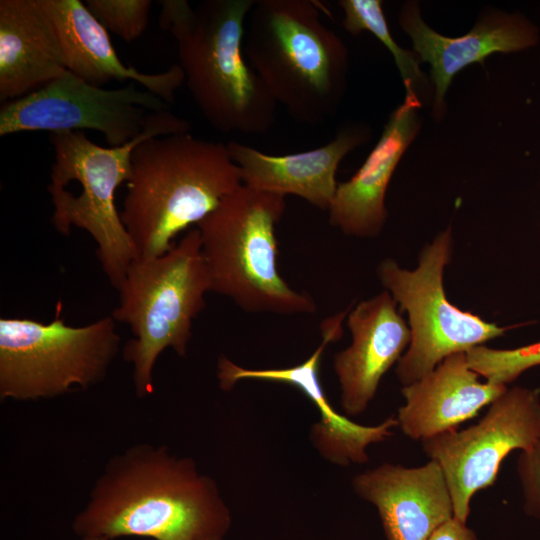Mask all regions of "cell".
I'll return each mask as SVG.
<instances>
[{
    "mask_svg": "<svg viewBox=\"0 0 540 540\" xmlns=\"http://www.w3.org/2000/svg\"><path fill=\"white\" fill-rule=\"evenodd\" d=\"M352 484L377 508L387 540H428L454 518L444 473L433 460L414 468L383 463L356 475Z\"/></svg>",
    "mask_w": 540,
    "mask_h": 540,
    "instance_id": "13",
    "label": "cell"
},
{
    "mask_svg": "<svg viewBox=\"0 0 540 540\" xmlns=\"http://www.w3.org/2000/svg\"><path fill=\"white\" fill-rule=\"evenodd\" d=\"M428 540H478V537L466 523L454 517L440 526Z\"/></svg>",
    "mask_w": 540,
    "mask_h": 540,
    "instance_id": "25",
    "label": "cell"
},
{
    "mask_svg": "<svg viewBox=\"0 0 540 540\" xmlns=\"http://www.w3.org/2000/svg\"><path fill=\"white\" fill-rule=\"evenodd\" d=\"M347 311L327 319L322 325V341L304 362L289 368L248 369L222 356L218 361L217 377L222 390H230L238 381L257 379L285 383L297 387L320 412V421L311 429V441L319 454L333 464L348 466L364 464L369 457L367 448L393 435L398 426L396 417H388L380 424H357L338 413L330 404L320 382L319 367L326 346L342 335V321Z\"/></svg>",
    "mask_w": 540,
    "mask_h": 540,
    "instance_id": "12",
    "label": "cell"
},
{
    "mask_svg": "<svg viewBox=\"0 0 540 540\" xmlns=\"http://www.w3.org/2000/svg\"><path fill=\"white\" fill-rule=\"evenodd\" d=\"M61 311L59 302L49 323L0 319L1 399L53 398L105 378L120 346L115 320L105 316L74 327Z\"/></svg>",
    "mask_w": 540,
    "mask_h": 540,
    "instance_id": "8",
    "label": "cell"
},
{
    "mask_svg": "<svg viewBox=\"0 0 540 540\" xmlns=\"http://www.w3.org/2000/svg\"><path fill=\"white\" fill-rule=\"evenodd\" d=\"M285 197L242 184L196 226L210 290L255 313L307 314L316 304L278 270L276 225Z\"/></svg>",
    "mask_w": 540,
    "mask_h": 540,
    "instance_id": "6",
    "label": "cell"
},
{
    "mask_svg": "<svg viewBox=\"0 0 540 540\" xmlns=\"http://www.w3.org/2000/svg\"><path fill=\"white\" fill-rule=\"evenodd\" d=\"M466 352L446 357L430 373L406 385L405 404L398 409L401 431L412 440H424L474 418L507 390L506 385L481 382Z\"/></svg>",
    "mask_w": 540,
    "mask_h": 540,
    "instance_id": "18",
    "label": "cell"
},
{
    "mask_svg": "<svg viewBox=\"0 0 540 540\" xmlns=\"http://www.w3.org/2000/svg\"><path fill=\"white\" fill-rule=\"evenodd\" d=\"M85 5L107 31L126 42H131L145 32L152 1L86 0Z\"/></svg>",
    "mask_w": 540,
    "mask_h": 540,
    "instance_id": "23",
    "label": "cell"
},
{
    "mask_svg": "<svg viewBox=\"0 0 540 540\" xmlns=\"http://www.w3.org/2000/svg\"><path fill=\"white\" fill-rule=\"evenodd\" d=\"M388 291L360 302L348 315L352 342L334 356L333 368L346 414L363 413L384 374L403 356L411 331Z\"/></svg>",
    "mask_w": 540,
    "mask_h": 540,
    "instance_id": "14",
    "label": "cell"
},
{
    "mask_svg": "<svg viewBox=\"0 0 540 540\" xmlns=\"http://www.w3.org/2000/svg\"><path fill=\"white\" fill-rule=\"evenodd\" d=\"M247 61L296 121L325 124L338 109L347 49L309 0H257L245 30Z\"/></svg>",
    "mask_w": 540,
    "mask_h": 540,
    "instance_id": "4",
    "label": "cell"
},
{
    "mask_svg": "<svg viewBox=\"0 0 540 540\" xmlns=\"http://www.w3.org/2000/svg\"><path fill=\"white\" fill-rule=\"evenodd\" d=\"M517 473L522 486L524 511L540 519V439L517 459Z\"/></svg>",
    "mask_w": 540,
    "mask_h": 540,
    "instance_id": "24",
    "label": "cell"
},
{
    "mask_svg": "<svg viewBox=\"0 0 540 540\" xmlns=\"http://www.w3.org/2000/svg\"><path fill=\"white\" fill-rule=\"evenodd\" d=\"M242 184L227 144L189 132L139 143L120 211L138 258L166 253L180 232L197 225Z\"/></svg>",
    "mask_w": 540,
    "mask_h": 540,
    "instance_id": "2",
    "label": "cell"
},
{
    "mask_svg": "<svg viewBox=\"0 0 540 540\" xmlns=\"http://www.w3.org/2000/svg\"><path fill=\"white\" fill-rule=\"evenodd\" d=\"M190 127L186 119L164 110L155 113L146 129L122 146H99L83 131L49 135L54 150L47 187L54 207L51 222L65 236L73 226L90 234L102 270L117 290L138 258L115 205L118 187L131 176L132 151L146 139L187 133Z\"/></svg>",
    "mask_w": 540,
    "mask_h": 540,
    "instance_id": "5",
    "label": "cell"
},
{
    "mask_svg": "<svg viewBox=\"0 0 540 540\" xmlns=\"http://www.w3.org/2000/svg\"><path fill=\"white\" fill-rule=\"evenodd\" d=\"M539 439L540 392L516 386L495 399L476 424L448 430L421 444L444 473L454 517L466 523L472 497L495 483L503 460L513 450H527Z\"/></svg>",
    "mask_w": 540,
    "mask_h": 540,
    "instance_id": "11",
    "label": "cell"
},
{
    "mask_svg": "<svg viewBox=\"0 0 540 540\" xmlns=\"http://www.w3.org/2000/svg\"><path fill=\"white\" fill-rule=\"evenodd\" d=\"M366 139V131L343 128L329 143L289 155H269L236 141L227 144L241 171L242 183L251 188L303 198L329 210L337 190L336 172L342 159Z\"/></svg>",
    "mask_w": 540,
    "mask_h": 540,
    "instance_id": "17",
    "label": "cell"
},
{
    "mask_svg": "<svg viewBox=\"0 0 540 540\" xmlns=\"http://www.w3.org/2000/svg\"><path fill=\"white\" fill-rule=\"evenodd\" d=\"M399 22L410 36L419 59L431 65L435 84V110L441 109L452 78L474 62H483L494 52H515L536 44V28L516 15L492 14L478 21L473 29L460 37H446L431 29L422 20L416 3H406Z\"/></svg>",
    "mask_w": 540,
    "mask_h": 540,
    "instance_id": "19",
    "label": "cell"
},
{
    "mask_svg": "<svg viewBox=\"0 0 540 540\" xmlns=\"http://www.w3.org/2000/svg\"><path fill=\"white\" fill-rule=\"evenodd\" d=\"M78 540H107L102 537H93V536H87V537H80Z\"/></svg>",
    "mask_w": 540,
    "mask_h": 540,
    "instance_id": "26",
    "label": "cell"
},
{
    "mask_svg": "<svg viewBox=\"0 0 540 540\" xmlns=\"http://www.w3.org/2000/svg\"><path fill=\"white\" fill-rule=\"evenodd\" d=\"M338 3L344 11L342 24L345 30L353 35L362 31H369L375 35L393 55L406 92L414 91V83L424 81V75L413 53L401 48L393 39L382 10V2L380 0H341Z\"/></svg>",
    "mask_w": 540,
    "mask_h": 540,
    "instance_id": "21",
    "label": "cell"
},
{
    "mask_svg": "<svg viewBox=\"0 0 540 540\" xmlns=\"http://www.w3.org/2000/svg\"><path fill=\"white\" fill-rule=\"evenodd\" d=\"M466 355L471 369L486 381L507 386L524 371L540 365V342L515 349L480 345L469 349Z\"/></svg>",
    "mask_w": 540,
    "mask_h": 540,
    "instance_id": "22",
    "label": "cell"
},
{
    "mask_svg": "<svg viewBox=\"0 0 540 540\" xmlns=\"http://www.w3.org/2000/svg\"><path fill=\"white\" fill-rule=\"evenodd\" d=\"M118 291L119 305L111 316L130 327L133 338L123 357L133 365L135 392L143 398L153 392V368L165 349L185 357L193 320L211 291L198 228L162 255L137 258Z\"/></svg>",
    "mask_w": 540,
    "mask_h": 540,
    "instance_id": "7",
    "label": "cell"
},
{
    "mask_svg": "<svg viewBox=\"0 0 540 540\" xmlns=\"http://www.w3.org/2000/svg\"><path fill=\"white\" fill-rule=\"evenodd\" d=\"M159 24L177 42L186 86L221 133L260 135L275 122L276 102L243 56L246 21L256 0H162Z\"/></svg>",
    "mask_w": 540,
    "mask_h": 540,
    "instance_id": "3",
    "label": "cell"
},
{
    "mask_svg": "<svg viewBox=\"0 0 540 540\" xmlns=\"http://www.w3.org/2000/svg\"><path fill=\"white\" fill-rule=\"evenodd\" d=\"M230 526L216 483L193 460L139 444L110 459L72 528L107 540H224Z\"/></svg>",
    "mask_w": 540,
    "mask_h": 540,
    "instance_id": "1",
    "label": "cell"
},
{
    "mask_svg": "<svg viewBox=\"0 0 540 540\" xmlns=\"http://www.w3.org/2000/svg\"><path fill=\"white\" fill-rule=\"evenodd\" d=\"M66 70L57 32L39 0H1L0 101L21 98Z\"/></svg>",
    "mask_w": 540,
    "mask_h": 540,
    "instance_id": "20",
    "label": "cell"
},
{
    "mask_svg": "<svg viewBox=\"0 0 540 540\" xmlns=\"http://www.w3.org/2000/svg\"><path fill=\"white\" fill-rule=\"evenodd\" d=\"M57 32L68 71L98 87L130 80L169 105L185 82L179 64L159 73H143L118 57L107 30L80 0H39Z\"/></svg>",
    "mask_w": 540,
    "mask_h": 540,
    "instance_id": "16",
    "label": "cell"
},
{
    "mask_svg": "<svg viewBox=\"0 0 540 540\" xmlns=\"http://www.w3.org/2000/svg\"><path fill=\"white\" fill-rule=\"evenodd\" d=\"M419 107L416 93L406 92L404 102L391 114L365 162L348 181L338 184L329 208L331 225L357 237H374L381 231L387 216L386 191L419 129Z\"/></svg>",
    "mask_w": 540,
    "mask_h": 540,
    "instance_id": "15",
    "label": "cell"
},
{
    "mask_svg": "<svg viewBox=\"0 0 540 540\" xmlns=\"http://www.w3.org/2000/svg\"><path fill=\"white\" fill-rule=\"evenodd\" d=\"M170 105L129 83L114 89L94 86L66 70L41 88L0 109V136L20 132L95 130L110 147L127 144Z\"/></svg>",
    "mask_w": 540,
    "mask_h": 540,
    "instance_id": "10",
    "label": "cell"
},
{
    "mask_svg": "<svg viewBox=\"0 0 540 540\" xmlns=\"http://www.w3.org/2000/svg\"><path fill=\"white\" fill-rule=\"evenodd\" d=\"M451 230L424 248L419 266L410 271L393 260L378 268L382 285L409 317L411 340L397 362L396 375L409 385L430 373L446 357L502 336L510 327L464 312L446 298L443 272L451 254Z\"/></svg>",
    "mask_w": 540,
    "mask_h": 540,
    "instance_id": "9",
    "label": "cell"
}]
</instances>
